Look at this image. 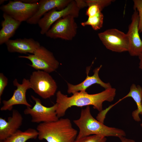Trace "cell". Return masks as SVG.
<instances>
[{"label":"cell","mask_w":142,"mask_h":142,"mask_svg":"<svg viewBox=\"0 0 142 142\" xmlns=\"http://www.w3.org/2000/svg\"><path fill=\"white\" fill-rule=\"evenodd\" d=\"M116 94V89L111 88L98 93L90 94L86 91H80L73 94L70 97L62 93L60 91L56 93V103L57 107L56 112L58 117L64 116L67 110L72 106L82 107L93 105L99 112L103 110V103L105 101L113 100Z\"/></svg>","instance_id":"6da1fadb"},{"label":"cell","mask_w":142,"mask_h":142,"mask_svg":"<svg viewBox=\"0 0 142 142\" xmlns=\"http://www.w3.org/2000/svg\"><path fill=\"white\" fill-rule=\"evenodd\" d=\"M36 130L39 140L45 139L47 142H74L78 131L72 126L70 119L61 118L58 120L39 123Z\"/></svg>","instance_id":"7a4b0ae2"},{"label":"cell","mask_w":142,"mask_h":142,"mask_svg":"<svg viewBox=\"0 0 142 142\" xmlns=\"http://www.w3.org/2000/svg\"><path fill=\"white\" fill-rule=\"evenodd\" d=\"M73 122L79 130L76 139L94 135L119 138L126 135L123 130L108 126L95 119L91 114L90 106L81 109L80 118Z\"/></svg>","instance_id":"3957f363"},{"label":"cell","mask_w":142,"mask_h":142,"mask_svg":"<svg viewBox=\"0 0 142 142\" xmlns=\"http://www.w3.org/2000/svg\"><path fill=\"white\" fill-rule=\"evenodd\" d=\"M29 80L31 88L43 99L50 98L56 93L57 83L49 73L41 70L34 71Z\"/></svg>","instance_id":"277c9868"},{"label":"cell","mask_w":142,"mask_h":142,"mask_svg":"<svg viewBox=\"0 0 142 142\" xmlns=\"http://www.w3.org/2000/svg\"><path fill=\"white\" fill-rule=\"evenodd\" d=\"M18 57L29 60L32 63L29 65L34 69L49 73L55 71L59 64L52 53L42 45L33 54H28L27 56H19Z\"/></svg>","instance_id":"5b68a950"},{"label":"cell","mask_w":142,"mask_h":142,"mask_svg":"<svg viewBox=\"0 0 142 142\" xmlns=\"http://www.w3.org/2000/svg\"><path fill=\"white\" fill-rule=\"evenodd\" d=\"M75 18L69 15L55 22L45 34L47 37L71 40L75 37L78 28Z\"/></svg>","instance_id":"8992f818"},{"label":"cell","mask_w":142,"mask_h":142,"mask_svg":"<svg viewBox=\"0 0 142 142\" xmlns=\"http://www.w3.org/2000/svg\"><path fill=\"white\" fill-rule=\"evenodd\" d=\"M39 6L38 2L28 4L15 0L9 1L7 4L1 6L0 8L3 13L22 22H26L32 17L37 11Z\"/></svg>","instance_id":"52a82bcc"},{"label":"cell","mask_w":142,"mask_h":142,"mask_svg":"<svg viewBox=\"0 0 142 142\" xmlns=\"http://www.w3.org/2000/svg\"><path fill=\"white\" fill-rule=\"evenodd\" d=\"M98 36L107 49L119 53L128 52L129 42L126 34L116 29L112 28L98 33Z\"/></svg>","instance_id":"ba28073f"},{"label":"cell","mask_w":142,"mask_h":142,"mask_svg":"<svg viewBox=\"0 0 142 142\" xmlns=\"http://www.w3.org/2000/svg\"><path fill=\"white\" fill-rule=\"evenodd\" d=\"M79 9L77 6L75 0H72L64 9L58 10L54 9L45 13L39 20L38 24L40 29V33L45 34L50 27L59 19L70 15L75 18L79 16Z\"/></svg>","instance_id":"9c48e42d"},{"label":"cell","mask_w":142,"mask_h":142,"mask_svg":"<svg viewBox=\"0 0 142 142\" xmlns=\"http://www.w3.org/2000/svg\"><path fill=\"white\" fill-rule=\"evenodd\" d=\"M31 97L35 104L32 108L27 107L24 113L25 114L31 116L32 122L48 123L56 121L59 119L56 112L57 107V103L52 106L47 107L42 104L39 99L33 95H31Z\"/></svg>","instance_id":"30bf717a"},{"label":"cell","mask_w":142,"mask_h":142,"mask_svg":"<svg viewBox=\"0 0 142 142\" xmlns=\"http://www.w3.org/2000/svg\"><path fill=\"white\" fill-rule=\"evenodd\" d=\"M13 83L14 86L17 87V89L14 90L12 96L9 99L2 101L3 105L1 107V110L11 111L13 106L17 105H23L27 107H32L31 105L27 100L26 95L27 90L31 88L29 80L24 78L20 84L15 79Z\"/></svg>","instance_id":"8fae6325"},{"label":"cell","mask_w":142,"mask_h":142,"mask_svg":"<svg viewBox=\"0 0 142 142\" xmlns=\"http://www.w3.org/2000/svg\"><path fill=\"white\" fill-rule=\"evenodd\" d=\"M134 10L126 33L129 42L128 52L131 56L138 57L142 53V40L139 34L138 12L136 10Z\"/></svg>","instance_id":"7c38bea8"},{"label":"cell","mask_w":142,"mask_h":142,"mask_svg":"<svg viewBox=\"0 0 142 142\" xmlns=\"http://www.w3.org/2000/svg\"><path fill=\"white\" fill-rule=\"evenodd\" d=\"M102 67V65H101L95 68L93 71V74L91 76L88 75L90 67L88 68L86 78L83 82L78 84L74 85L67 83L68 93L73 94L79 92L85 91L87 88L94 84H99L105 89L112 87L110 83L104 82L99 77V73Z\"/></svg>","instance_id":"4fadbf2b"},{"label":"cell","mask_w":142,"mask_h":142,"mask_svg":"<svg viewBox=\"0 0 142 142\" xmlns=\"http://www.w3.org/2000/svg\"><path fill=\"white\" fill-rule=\"evenodd\" d=\"M23 119L17 110L13 109L12 116L7 121L0 118V142L17 131L22 124Z\"/></svg>","instance_id":"5bb4252c"},{"label":"cell","mask_w":142,"mask_h":142,"mask_svg":"<svg viewBox=\"0 0 142 142\" xmlns=\"http://www.w3.org/2000/svg\"><path fill=\"white\" fill-rule=\"evenodd\" d=\"M72 0H40L39 6L36 13L26 22L31 24H38L42 17L51 10L56 9L60 10L65 8Z\"/></svg>","instance_id":"9a60e30c"},{"label":"cell","mask_w":142,"mask_h":142,"mask_svg":"<svg viewBox=\"0 0 142 142\" xmlns=\"http://www.w3.org/2000/svg\"><path fill=\"white\" fill-rule=\"evenodd\" d=\"M5 44L9 52L24 54H33L41 45L38 42L32 38L10 39Z\"/></svg>","instance_id":"2e32d148"},{"label":"cell","mask_w":142,"mask_h":142,"mask_svg":"<svg viewBox=\"0 0 142 142\" xmlns=\"http://www.w3.org/2000/svg\"><path fill=\"white\" fill-rule=\"evenodd\" d=\"M4 20L1 23L2 28L0 31V44L5 43L14 34L21 22L17 21L3 13Z\"/></svg>","instance_id":"e0dca14e"},{"label":"cell","mask_w":142,"mask_h":142,"mask_svg":"<svg viewBox=\"0 0 142 142\" xmlns=\"http://www.w3.org/2000/svg\"><path fill=\"white\" fill-rule=\"evenodd\" d=\"M142 88L139 85H136L133 84L130 87L129 93L119 100L120 102L124 99L129 97H131L133 99L136 104L137 108L132 112V115L134 120L137 122L140 121L139 115L142 114Z\"/></svg>","instance_id":"ac0fdd59"},{"label":"cell","mask_w":142,"mask_h":142,"mask_svg":"<svg viewBox=\"0 0 142 142\" xmlns=\"http://www.w3.org/2000/svg\"><path fill=\"white\" fill-rule=\"evenodd\" d=\"M38 136L37 130L29 128L24 131L18 130L15 133L1 142H26L31 139H36Z\"/></svg>","instance_id":"d6986e66"},{"label":"cell","mask_w":142,"mask_h":142,"mask_svg":"<svg viewBox=\"0 0 142 142\" xmlns=\"http://www.w3.org/2000/svg\"><path fill=\"white\" fill-rule=\"evenodd\" d=\"M88 8L86 15L88 17L93 16L102 12L103 9L110 4L113 0H85Z\"/></svg>","instance_id":"ffe728a7"},{"label":"cell","mask_w":142,"mask_h":142,"mask_svg":"<svg viewBox=\"0 0 142 142\" xmlns=\"http://www.w3.org/2000/svg\"><path fill=\"white\" fill-rule=\"evenodd\" d=\"M104 16L102 12L95 15L88 17L87 20L81 23L83 27L90 26L94 30L97 31L101 29L103 24Z\"/></svg>","instance_id":"44dd1931"},{"label":"cell","mask_w":142,"mask_h":142,"mask_svg":"<svg viewBox=\"0 0 142 142\" xmlns=\"http://www.w3.org/2000/svg\"><path fill=\"white\" fill-rule=\"evenodd\" d=\"M106 137L94 135L76 139L74 142H106Z\"/></svg>","instance_id":"7402d4cb"},{"label":"cell","mask_w":142,"mask_h":142,"mask_svg":"<svg viewBox=\"0 0 142 142\" xmlns=\"http://www.w3.org/2000/svg\"><path fill=\"white\" fill-rule=\"evenodd\" d=\"M133 8L138 12L139 22L138 28L140 33L142 32V0H134Z\"/></svg>","instance_id":"603a6c76"},{"label":"cell","mask_w":142,"mask_h":142,"mask_svg":"<svg viewBox=\"0 0 142 142\" xmlns=\"http://www.w3.org/2000/svg\"><path fill=\"white\" fill-rule=\"evenodd\" d=\"M8 83V79L4 74L0 73V99Z\"/></svg>","instance_id":"cb8c5ba5"},{"label":"cell","mask_w":142,"mask_h":142,"mask_svg":"<svg viewBox=\"0 0 142 142\" xmlns=\"http://www.w3.org/2000/svg\"><path fill=\"white\" fill-rule=\"evenodd\" d=\"M77 6L80 9L86 7H88L85 0H75Z\"/></svg>","instance_id":"d4e9b609"},{"label":"cell","mask_w":142,"mask_h":142,"mask_svg":"<svg viewBox=\"0 0 142 142\" xmlns=\"http://www.w3.org/2000/svg\"><path fill=\"white\" fill-rule=\"evenodd\" d=\"M20 1L27 4H33L38 3L39 0H19Z\"/></svg>","instance_id":"484cf974"},{"label":"cell","mask_w":142,"mask_h":142,"mask_svg":"<svg viewBox=\"0 0 142 142\" xmlns=\"http://www.w3.org/2000/svg\"><path fill=\"white\" fill-rule=\"evenodd\" d=\"M119 138L120 139L121 142H135L134 140L127 138L124 136H120Z\"/></svg>","instance_id":"4316f807"},{"label":"cell","mask_w":142,"mask_h":142,"mask_svg":"<svg viewBox=\"0 0 142 142\" xmlns=\"http://www.w3.org/2000/svg\"><path fill=\"white\" fill-rule=\"evenodd\" d=\"M139 60V68L142 70V53L138 56Z\"/></svg>","instance_id":"83f0119b"},{"label":"cell","mask_w":142,"mask_h":142,"mask_svg":"<svg viewBox=\"0 0 142 142\" xmlns=\"http://www.w3.org/2000/svg\"><path fill=\"white\" fill-rule=\"evenodd\" d=\"M7 1L6 0H1L0 1V4H3L5 1Z\"/></svg>","instance_id":"f1b7e54d"},{"label":"cell","mask_w":142,"mask_h":142,"mask_svg":"<svg viewBox=\"0 0 142 142\" xmlns=\"http://www.w3.org/2000/svg\"><path fill=\"white\" fill-rule=\"evenodd\" d=\"M141 106H142V91L141 93Z\"/></svg>","instance_id":"f546056e"},{"label":"cell","mask_w":142,"mask_h":142,"mask_svg":"<svg viewBox=\"0 0 142 142\" xmlns=\"http://www.w3.org/2000/svg\"><path fill=\"white\" fill-rule=\"evenodd\" d=\"M141 126L142 127V123L140 124Z\"/></svg>","instance_id":"4dcf8cb0"}]
</instances>
